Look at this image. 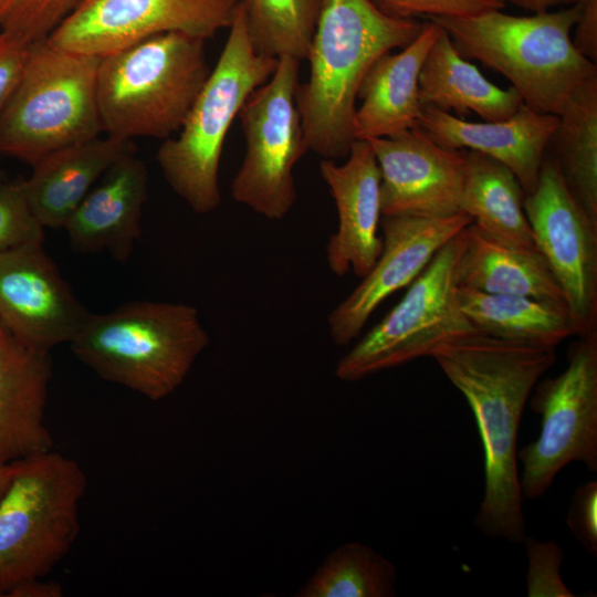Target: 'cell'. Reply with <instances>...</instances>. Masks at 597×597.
<instances>
[{
	"label": "cell",
	"instance_id": "cell-36",
	"mask_svg": "<svg viewBox=\"0 0 597 597\" xmlns=\"http://www.w3.org/2000/svg\"><path fill=\"white\" fill-rule=\"evenodd\" d=\"M572 36L575 48L587 59L596 63L597 60V0H586Z\"/></svg>",
	"mask_w": 597,
	"mask_h": 597
},
{
	"label": "cell",
	"instance_id": "cell-21",
	"mask_svg": "<svg viewBox=\"0 0 597 597\" xmlns=\"http://www.w3.org/2000/svg\"><path fill=\"white\" fill-rule=\"evenodd\" d=\"M433 21L423 22L418 35L398 53L378 57L365 74L357 93L355 140L387 137L418 126L422 111L419 75L423 61L441 33Z\"/></svg>",
	"mask_w": 597,
	"mask_h": 597
},
{
	"label": "cell",
	"instance_id": "cell-27",
	"mask_svg": "<svg viewBox=\"0 0 597 597\" xmlns=\"http://www.w3.org/2000/svg\"><path fill=\"white\" fill-rule=\"evenodd\" d=\"M558 119L553 158L573 196L597 222V78L574 94Z\"/></svg>",
	"mask_w": 597,
	"mask_h": 597
},
{
	"label": "cell",
	"instance_id": "cell-4",
	"mask_svg": "<svg viewBox=\"0 0 597 597\" xmlns=\"http://www.w3.org/2000/svg\"><path fill=\"white\" fill-rule=\"evenodd\" d=\"M209 343L195 306L133 301L91 313L70 345L104 380L158 401L185 381Z\"/></svg>",
	"mask_w": 597,
	"mask_h": 597
},
{
	"label": "cell",
	"instance_id": "cell-20",
	"mask_svg": "<svg viewBox=\"0 0 597 597\" xmlns=\"http://www.w3.org/2000/svg\"><path fill=\"white\" fill-rule=\"evenodd\" d=\"M50 352L34 348L0 322V465L52 450L45 422Z\"/></svg>",
	"mask_w": 597,
	"mask_h": 597
},
{
	"label": "cell",
	"instance_id": "cell-24",
	"mask_svg": "<svg viewBox=\"0 0 597 597\" xmlns=\"http://www.w3.org/2000/svg\"><path fill=\"white\" fill-rule=\"evenodd\" d=\"M419 100L422 108L454 111L462 116L475 113L484 121L509 118L523 104L512 86L503 90L486 80L460 54L443 29L423 61Z\"/></svg>",
	"mask_w": 597,
	"mask_h": 597
},
{
	"label": "cell",
	"instance_id": "cell-9",
	"mask_svg": "<svg viewBox=\"0 0 597 597\" xmlns=\"http://www.w3.org/2000/svg\"><path fill=\"white\" fill-rule=\"evenodd\" d=\"M465 228L447 242L408 285L402 298L338 360L335 375L357 381L431 356L442 343L476 332L457 297Z\"/></svg>",
	"mask_w": 597,
	"mask_h": 597
},
{
	"label": "cell",
	"instance_id": "cell-38",
	"mask_svg": "<svg viewBox=\"0 0 597 597\" xmlns=\"http://www.w3.org/2000/svg\"><path fill=\"white\" fill-rule=\"evenodd\" d=\"M586 0H504L530 12H541L583 3Z\"/></svg>",
	"mask_w": 597,
	"mask_h": 597
},
{
	"label": "cell",
	"instance_id": "cell-15",
	"mask_svg": "<svg viewBox=\"0 0 597 597\" xmlns=\"http://www.w3.org/2000/svg\"><path fill=\"white\" fill-rule=\"evenodd\" d=\"M42 243L0 254V322L25 344L50 352L70 344L91 313Z\"/></svg>",
	"mask_w": 597,
	"mask_h": 597
},
{
	"label": "cell",
	"instance_id": "cell-19",
	"mask_svg": "<svg viewBox=\"0 0 597 597\" xmlns=\"http://www.w3.org/2000/svg\"><path fill=\"white\" fill-rule=\"evenodd\" d=\"M148 172L136 154L115 161L72 212L64 229L71 248L81 254L106 251L126 262L140 239Z\"/></svg>",
	"mask_w": 597,
	"mask_h": 597
},
{
	"label": "cell",
	"instance_id": "cell-22",
	"mask_svg": "<svg viewBox=\"0 0 597 597\" xmlns=\"http://www.w3.org/2000/svg\"><path fill=\"white\" fill-rule=\"evenodd\" d=\"M132 139L106 135L49 154L24 180L30 207L45 228H63L94 184L119 158L136 154Z\"/></svg>",
	"mask_w": 597,
	"mask_h": 597
},
{
	"label": "cell",
	"instance_id": "cell-32",
	"mask_svg": "<svg viewBox=\"0 0 597 597\" xmlns=\"http://www.w3.org/2000/svg\"><path fill=\"white\" fill-rule=\"evenodd\" d=\"M383 13L397 19L464 17L503 10L504 0H370Z\"/></svg>",
	"mask_w": 597,
	"mask_h": 597
},
{
	"label": "cell",
	"instance_id": "cell-28",
	"mask_svg": "<svg viewBox=\"0 0 597 597\" xmlns=\"http://www.w3.org/2000/svg\"><path fill=\"white\" fill-rule=\"evenodd\" d=\"M396 575L388 558L360 542H349L325 558L296 596L391 597Z\"/></svg>",
	"mask_w": 597,
	"mask_h": 597
},
{
	"label": "cell",
	"instance_id": "cell-2",
	"mask_svg": "<svg viewBox=\"0 0 597 597\" xmlns=\"http://www.w3.org/2000/svg\"><path fill=\"white\" fill-rule=\"evenodd\" d=\"M423 22L383 13L370 0H322L295 102L304 143L323 159L347 157L359 85L381 55L408 45Z\"/></svg>",
	"mask_w": 597,
	"mask_h": 597
},
{
	"label": "cell",
	"instance_id": "cell-17",
	"mask_svg": "<svg viewBox=\"0 0 597 597\" xmlns=\"http://www.w3.org/2000/svg\"><path fill=\"white\" fill-rule=\"evenodd\" d=\"M321 176L338 213V227L328 239L326 261L331 272L345 276L352 271L364 277L383 249L380 171L367 140H355L343 165L323 159Z\"/></svg>",
	"mask_w": 597,
	"mask_h": 597
},
{
	"label": "cell",
	"instance_id": "cell-3",
	"mask_svg": "<svg viewBox=\"0 0 597 597\" xmlns=\"http://www.w3.org/2000/svg\"><path fill=\"white\" fill-rule=\"evenodd\" d=\"M582 3L513 15L489 10L464 17L429 18L464 57L501 73L530 108L558 116L574 94L597 78L596 63L574 45Z\"/></svg>",
	"mask_w": 597,
	"mask_h": 597
},
{
	"label": "cell",
	"instance_id": "cell-18",
	"mask_svg": "<svg viewBox=\"0 0 597 597\" xmlns=\"http://www.w3.org/2000/svg\"><path fill=\"white\" fill-rule=\"evenodd\" d=\"M558 121V116L536 112L524 103L509 118L478 123L423 107L417 127L442 147L468 148L500 161L517 177L525 193H530L537 185Z\"/></svg>",
	"mask_w": 597,
	"mask_h": 597
},
{
	"label": "cell",
	"instance_id": "cell-11",
	"mask_svg": "<svg viewBox=\"0 0 597 597\" xmlns=\"http://www.w3.org/2000/svg\"><path fill=\"white\" fill-rule=\"evenodd\" d=\"M533 389L531 408L541 417V431L517 451L524 500L542 498L572 462L597 472V331L578 336L566 368Z\"/></svg>",
	"mask_w": 597,
	"mask_h": 597
},
{
	"label": "cell",
	"instance_id": "cell-23",
	"mask_svg": "<svg viewBox=\"0 0 597 597\" xmlns=\"http://www.w3.org/2000/svg\"><path fill=\"white\" fill-rule=\"evenodd\" d=\"M465 238L458 268L459 286L567 307L564 293L538 250L502 243L473 223L465 228Z\"/></svg>",
	"mask_w": 597,
	"mask_h": 597
},
{
	"label": "cell",
	"instance_id": "cell-12",
	"mask_svg": "<svg viewBox=\"0 0 597 597\" xmlns=\"http://www.w3.org/2000/svg\"><path fill=\"white\" fill-rule=\"evenodd\" d=\"M241 0H84L46 38L61 50L105 56L154 35L203 39L229 29Z\"/></svg>",
	"mask_w": 597,
	"mask_h": 597
},
{
	"label": "cell",
	"instance_id": "cell-26",
	"mask_svg": "<svg viewBox=\"0 0 597 597\" xmlns=\"http://www.w3.org/2000/svg\"><path fill=\"white\" fill-rule=\"evenodd\" d=\"M465 156L460 211L483 233L502 243L538 250L524 210L526 193L517 177L486 155L469 150Z\"/></svg>",
	"mask_w": 597,
	"mask_h": 597
},
{
	"label": "cell",
	"instance_id": "cell-6",
	"mask_svg": "<svg viewBox=\"0 0 597 597\" xmlns=\"http://www.w3.org/2000/svg\"><path fill=\"white\" fill-rule=\"evenodd\" d=\"M279 59L258 53L240 4L214 67L177 137L164 139L156 160L170 188L198 214L221 205L219 168L227 134L247 98L264 84Z\"/></svg>",
	"mask_w": 597,
	"mask_h": 597
},
{
	"label": "cell",
	"instance_id": "cell-8",
	"mask_svg": "<svg viewBox=\"0 0 597 597\" xmlns=\"http://www.w3.org/2000/svg\"><path fill=\"white\" fill-rule=\"evenodd\" d=\"M100 59L57 49L46 38L31 42L0 113V155L33 166L51 153L98 137Z\"/></svg>",
	"mask_w": 597,
	"mask_h": 597
},
{
	"label": "cell",
	"instance_id": "cell-37",
	"mask_svg": "<svg viewBox=\"0 0 597 597\" xmlns=\"http://www.w3.org/2000/svg\"><path fill=\"white\" fill-rule=\"evenodd\" d=\"M63 595V587L59 583L35 578L15 586L7 597H62Z\"/></svg>",
	"mask_w": 597,
	"mask_h": 597
},
{
	"label": "cell",
	"instance_id": "cell-14",
	"mask_svg": "<svg viewBox=\"0 0 597 597\" xmlns=\"http://www.w3.org/2000/svg\"><path fill=\"white\" fill-rule=\"evenodd\" d=\"M464 212L450 217L383 216V249L370 271L329 313V336L335 345L356 339L377 307L408 286L434 254L471 224Z\"/></svg>",
	"mask_w": 597,
	"mask_h": 597
},
{
	"label": "cell",
	"instance_id": "cell-34",
	"mask_svg": "<svg viewBox=\"0 0 597 597\" xmlns=\"http://www.w3.org/2000/svg\"><path fill=\"white\" fill-rule=\"evenodd\" d=\"M84 0H15L21 18L34 40L48 38Z\"/></svg>",
	"mask_w": 597,
	"mask_h": 597
},
{
	"label": "cell",
	"instance_id": "cell-10",
	"mask_svg": "<svg viewBox=\"0 0 597 597\" xmlns=\"http://www.w3.org/2000/svg\"><path fill=\"white\" fill-rule=\"evenodd\" d=\"M300 60L279 57L272 76L239 112L245 151L232 184L233 200L269 220H282L297 192L293 169L308 151L295 95Z\"/></svg>",
	"mask_w": 597,
	"mask_h": 597
},
{
	"label": "cell",
	"instance_id": "cell-33",
	"mask_svg": "<svg viewBox=\"0 0 597 597\" xmlns=\"http://www.w3.org/2000/svg\"><path fill=\"white\" fill-rule=\"evenodd\" d=\"M566 524L583 548L597 557V481L580 484L572 498Z\"/></svg>",
	"mask_w": 597,
	"mask_h": 597
},
{
	"label": "cell",
	"instance_id": "cell-25",
	"mask_svg": "<svg viewBox=\"0 0 597 597\" xmlns=\"http://www.w3.org/2000/svg\"><path fill=\"white\" fill-rule=\"evenodd\" d=\"M459 306L476 332L510 342L556 348L579 336L567 307L520 295L458 286Z\"/></svg>",
	"mask_w": 597,
	"mask_h": 597
},
{
	"label": "cell",
	"instance_id": "cell-29",
	"mask_svg": "<svg viewBox=\"0 0 597 597\" xmlns=\"http://www.w3.org/2000/svg\"><path fill=\"white\" fill-rule=\"evenodd\" d=\"M322 0H241L254 50L271 57L306 59Z\"/></svg>",
	"mask_w": 597,
	"mask_h": 597
},
{
	"label": "cell",
	"instance_id": "cell-1",
	"mask_svg": "<svg viewBox=\"0 0 597 597\" xmlns=\"http://www.w3.org/2000/svg\"><path fill=\"white\" fill-rule=\"evenodd\" d=\"M555 349L473 332L442 343L431 354L476 422L484 493L473 523L489 537L521 544L526 536L517 433L534 386L556 363Z\"/></svg>",
	"mask_w": 597,
	"mask_h": 597
},
{
	"label": "cell",
	"instance_id": "cell-31",
	"mask_svg": "<svg viewBox=\"0 0 597 597\" xmlns=\"http://www.w3.org/2000/svg\"><path fill=\"white\" fill-rule=\"evenodd\" d=\"M527 554L526 591L528 597H574L561 576L564 551L555 541L525 536Z\"/></svg>",
	"mask_w": 597,
	"mask_h": 597
},
{
	"label": "cell",
	"instance_id": "cell-40",
	"mask_svg": "<svg viewBox=\"0 0 597 597\" xmlns=\"http://www.w3.org/2000/svg\"><path fill=\"white\" fill-rule=\"evenodd\" d=\"M7 176H6V172L4 170L1 168L0 166V187L7 181Z\"/></svg>",
	"mask_w": 597,
	"mask_h": 597
},
{
	"label": "cell",
	"instance_id": "cell-5",
	"mask_svg": "<svg viewBox=\"0 0 597 597\" xmlns=\"http://www.w3.org/2000/svg\"><path fill=\"white\" fill-rule=\"evenodd\" d=\"M205 40L154 35L100 59L96 100L102 132L166 139L180 129L210 74Z\"/></svg>",
	"mask_w": 597,
	"mask_h": 597
},
{
	"label": "cell",
	"instance_id": "cell-35",
	"mask_svg": "<svg viewBox=\"0 0 597 597\" xmlns=\"http://www.w3.org/2000/svg\"><path fill=\"white\" fill-rule=\"evenodd\" d=\"M29 45L20 38L0 33V113L21 76Z\"/></svg>",
	"mask_w": 597,
	"mask_h": 597
},
{
	"label": "cell",
	"instance_id": "cell-30",
	"mask_svg": "<svg viewBox=\"0 0 597 597\" xmlns=\"http://www.w3.org/2000/svg\"><path fill=\"white\" fill-rule=\"evenodd\" d=\"M43 229L28 201L24 180H7L0 187V254L43 242Z\"/></svg>",
	"mask_w": 597,
	"mask_h": 597
},
{
	"label": "cell",
	"instance_id": "cell-39",
	"mask_svg": "<svg viewBox=\"0 0 597 597\" xmlns=\"http://www.w3.org/2000/svg\"><path fill=\"white\" fill-rule=\"evenodd\" d=\"M14 469H15L14 462L0 465V498L2 493L4 492V490L7 489L9 482L11 481L12 475L14 473Z\"/></svg>",
	"mask_w": 597,
	"mask_h": 597
},
{
	"label": "cell",
	"instance_id": "cell-13",
	"mask_svg": "<svg viewBox=\"0 0 597 597\" xmlns=\"http://www.w3.org/2000/svg\"><path fill=\"white\" fill-rule=\"evenodd\" d=\"M524 210L579 336L597 331V222L573 196L553 157L545 156Z\"/></svg>",
	"mask_w": 597,
	"mask_h": 597
},
{
	"label": "cell",
	"instance_id": "cell-16",
	"mask_svg": "<svg viewBox=\"0 0 597 597\" xmlns=\"http://www.w3.org/2000/svg\"><path fill=\"white\" fill-rule=\"evenodd\" d=\"M380 171L383 216L450 217L460 211L463 149H450L415 127L367 140Z\"/></svg>",
	"mask_w": 597,
	"mask_h": 597
},
{
	"label": "cell",
	"instance_id": "cell-7",
	"mask_svg": "<svg viewBox=\"0 0 597 597\" xmlns=\"http://www.w3.org/2000/svg\"><path fill=\"white\" fill-rule=\"evenodd\" d=\"M0 498V597L44 578L69 553L80 532L87 488L81 465L50 450L14 461Z\"/></svg>",
	"mask_w": 597,
	"mask_h": 597
}]
</instances>
